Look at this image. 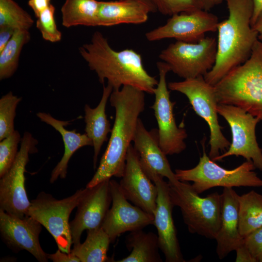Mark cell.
I'll list each match as a JSON object with an SVG mask.
<instances>
[{
  "label": "cell",
  "mask_w": 262,
  "mask_h": 262,
  "mask_svg": "<svg viewBox=\"0 0 262 262\" xmlns=\"http://www.w3.org/2000/svg\"><path fill=\"white\" fill-rule=\"evenodd\" d=\"M145 93L129 85L113 90L109 101L115 109V118L111 136L98 167L86 187L112 177H122L127 151L133 141L139 116L145 109Z\"/></svg>",
  "instance_id": "1"
},
{
  "label": "cell",
  "mask_w": 262,
  "mask_h": 262,
  "mask_svg": "<svg viewBox=\"0 0 262 262\" xmlns=\"http://www.w3.org/2000/svg\"><path fill=\"white\" fill-rule=\"evenodd\" d=\"M79 50L101 83L104 84L107 80L113 90L129 85L154 94L158 81L146 70L141 55L133 49L115 50L106 38L96 31L90 42L83 44Z\"/></svg>",
  "instance_id": "2"
},
{
  "label": "cell",
  "mask_w": 262,
  "mask_h": 262,
  "mask_svg": "<svg viewBox=\"0 0 262 262\" xmlns=\"http://www.w3.org/2000/svg\"><path fill=\"white\" fill-rule=\"evenodd\" d=\"M228 17L219 22L217 31V52L215 64L204 76L205 81L214 85L229 71L244 63L249 57L258 40L251 24L252 0H226Z\"/></svg>",
  "instance_id": "3"
},
{
  "label": "cell",
  "mask_w": 262,
  "mask_h": 262,
  "mask_svg": "<svg viewBox=\"0 0 262 262\" xmlns=\"http://www.w3.org/2000/svg\"><path fill=\"white\" fill-rule=\"evenodd\" d=\"M218 104L240 107L262 120V41L248 58L214 85Z\"/></svg>",
  "instance_id": "4"
},
{
  "label": "cell",
  "mask_w": 262,
  "mask_h": 262,
  "mask_svg": "<svg viewBox=\"0 0 262 262\" xmlns=\"http://www.w3.org/2000/svg\"><path fill=\"white\" fill-rule=\"evenodd\" d=\"M168 183L172 202L180 208L188 231L215 239L221 224L222 194L215 192L202 197L187 181Z\"/></svg>",
  "instance_id": "5"
},
{
  "label": "cell",
  "mask_w": 262,
  "mask_h": 262,
  "mask_svg": "<svg viewBox=\"0 0 262 262\" xmlns=\"http://www.w3.org/2000/svg\"><path fill=\"white\" fill-rule=\"evenodd\" d=\"M203 154L198 164L189 169H177L175 173L181 181H192V186L198 194L213 187H262V179L254 171L251 161H246L232 169L219 165L207 155L203 146Z\"/></svg>",
  "instance_id": "6"
},
{
  "label": "cell",
  "mask_w": 262,
  "mask_h": 262,
  "mask_svg": "<svg viewBox=\"0 0 262 262\" xmlns=\"http://www.w3.org/2000/svg\"><path fill=\"white\" fill-rule=\"evenodd\" d=\"M168 88L171 91L184 94L188 99L195 113L208 124L210 129L209 157L214 161L220 151L228 149L230 142L222 132L219 124L218 104L214 85L207 82L204 76L170 82Z\"/></svg>",
  "instance_id": "7"
},
{
  "label": "cell",
  "mask_w": 262,
  "mask_h": 262,
  "mask_svg": "<svg viewBox=\"0 0 262 262\" xmlns=\"http://www.w3.org/2000/svg\"><path fill=\"white\" fill-rule=\"evenodd\" d=\"M85 188L59 200L50 194L40 192L31 201L28 215L38 221L53 237L58 248L69 253L73 244L69 222V216L77 207Z\"/></svg>",
  "instance_id": "8"
},
{
  "label": "cell",
  "mask_w": 262,
  "mask_h": 262,
  "mask_svg": "<svg viewBox=\"0 0 262 262\" xmlns=\"http://www.w3.org/2000/svg\"><path fill=\"white\" fill-rule=\"evenodd\" d=\"M216 52V39L205 36L196 43L176 41L162 50L159 58L170 71L187 79L204 76L214 66Z\"/></svg>",
  "instance_id": "9"
},
{
  "label": "cell",
  "mask_w": 262,
  "mask_h": 262,
  "mask_svg": "<svg viewBox=\"0 0 262 262\" xmlns=\"http://www.w3.org/2000/svg\"><path fill=\"white\" fill-rule=\"evenodd\" d=\"M38 141L25 131L17 156L11 168L0 178V209L23 218L28 215L31 205L25 188V172L29 155L38 151Z\"/></svg>",
  "instance_id": "10"
},
{
  "label": "cell",
  "mask_w": 262,
  "mask_h": 262,
  "mask_svg": "<svg viewBox=\"0 0 262 262\" xmlns=\"http://www.w3.org/2000/svg\"><path fill=\"white\" fill-rule=\"evenodd\" d=\"M216 110L229 125L232 141L225 153L219 155L214 162L230 156H242L251 161L256 168L262 171V149L256 135V128L261 121L242 108L232 105L218 104Z\"/></svg>",
  "instance_id": "11"
},
{
  "label": "cell",
  "mask_w": 262,
  "mask_h": 262,
  "mask_svg": "<svg viewBox=\"0 0 262 262\" xmlns=\"http://www.w3.org/2000/svg\"><path fill=\"white\" fill-rule=\"evenodd\" d=\"M157 66L159 79L155 89V101L151 106L157 122L159 144L166 155L178 154L186 147L185 139L187 137L186 130L177 125L173 109L175 104L170 99V92L166 83V75L170 71L168 65L158 62Z\"/></svg>",
  "instance_id": "12"
},
{
  "label": "cell",
  "mask_w": 262,
  "mask_h": 262,
  "mask_svg": "<svg viewBox=\"0 0 262 262\" xmlns=\"http://www.w3.org/2000/svg\"><path fill=\"white\" fill-rule=\"evenodd\" d=\"M218 18L215 15L201 9L171 16L166 23L145 34L150 42L167 38L188 43H196L208 32L217 31Z\"/></svg>",
  "instance_id": "13"
},
{
  "label": "cell",
  "mask_w": 262,
  "mask_h": 262,
  "mask_svg": "<svg viewBox=\"0 0 262 262\" xmlns=\"http://www.w3.org/2000/svg\"><path fill=\"white\" fill-rule=\"evenodd\" d=\"M109 184L112 207L101 227L109 235L111 243L126 232L143 229L154 225L153 215L131 205L121 191L118 182L110 179Z\"/></svg>",
  "instance_id": "14"
},
{
  "label": "cell",
  "mask_w": 262,
  "mask_h": 262,
  "mask_svg": "<svg viewBox=\"0 0 262 262\" xmlns=\"http://www.w3.org/2000/svg\"><path fill=\"white\" fill-rule=\"evenodd\" d=\"M110 180L101 181L92 187H86L77 206L75 217L70 222L73 246L81 243L84 230L102 227L112 202Z\"/></svg>",
  "instance_id": "15"
},
{
  "label": "cell",
  "mask_w": 262,
  "mask_h": 262,
  "mask_svg": "<svg viewBox=\"0 0 262 262\" xmlns=\"http://www.w3.org/2000/svg\"><path fill=\"white\" fill-rule=\"evenodd\" d=\"M150 179L157 188L156 207L153 214L154 225L157 230L160 249L166 262H184L172 217L174 205L170 198L168 183L160 175Z\"/></svg>",
  "instance_id": "16"
},
{
  "label": "cell",
  "mask_w": 262,
  "mask_h": 262,
  "mask_svg": "<svg viewBox=\"0 0 262 262\" xmlns=\"http://www.w3.org/2000/svg\"><path fill=\"white\" fill-rule=\"evenodd\" d=\"M41 230L42 225L33 217H18L0 209V233L7 246L15 252L25 250L38 261L47 262V254L39 243Z\"/></svg>",
  "instance_id": "17"
},
{
  "label": "cell",
  "mask_w": 262,
  "mask_h": 262,
  "mask_svg": "<svg viewBox=\"0 0 262 262\" xmlns=\"http://www.w3.org/2000/svg\"><path fill=\"white\" fill-rule=\"evenodd\" d=\"M119 183L125 197L134 205L153 215L157 188L142 169L138 154L131 144L126 156L124 174Z\"/></svg>",
  "instance_id": "18"
},
{
  "label": "cell",
  "mask_w": 262,
  "mask_h": 262,
  "mask_svg": "<svg viewBox=\"0 0 262 262\" xmlns=\"http://www.w3.org/2000/svg\"><path fill=\"white\" fill-rule=\"evenodd\" d=\"M132 142L141 167L149 179L157 175L166 178L170 183H175L179 180L171 168L166 155L159 146L156 129L148 131L139 118Z\"/></svg>",
  "instance_id": "19"
},
{
  "label": "cell",
  "mask_w": 262,
  "mask_h": 262,
  "mask_svg": "<svg viewBox=\"0 0 262 262\" xmlns=\"http://www.w3.org/2000/svg\"><path fill=\"white\" fill-rule=\"evenodd\" d=\"M221 224L215 238L219 259L226 257L244 243L239 229V195L232 188H223Z\"/></svg>",
  "instance_id": "20"
},
{
  "label": "cell",
  "mask_w": 262,
  "mask_h": 262,
  "mask_svg": "<svg viewBox=\"0 0 262 262\" xmlns=\"http://www.w3.org/2000/svg\"><path fill=\"white\" fill-rule=\"evenodd\" d=\"M155 12L150 5L137 0L99 1L97 26L142 24L147 22L149 13Z\"/></svg>",
  "instance_id": "21"
},
{
  "label": "cell",
  "mask_w": 262,
  "mask_h": 262,
  "mask_svg": "<svg viewBox=\"0 0 262 262\" xmlns=\"http://www.w3.org/2000/svg\"><path fill=\"white\" fill-rule=\"evenodd\" d=\"M36 115L41 121L51 126L60 133L64 144L63 157L51 173L49 181L53 183L59 178L62 179L66 178L68 164L73 154L82 147L93 146V142L86 133H78L75 130H66V127L70 124V121L58 120L50 114L44 112H38Z\"/></svg>",
  "instance_id": "22"
},
{
  "label": "cell",
  "mask_w": 262,
  "mask_h": 262,
  "mask_svg": "<svg viewBox=\"0 0 262 262\" xmlns=\"http://www.w3.org/2000/svg\"><path fill=\"white\" fill-rule=\"evenodd\" d=\"M113 90V88L110 84L105 86L104 84L101 98L98 106L92 108L86 104L84 107L85 133L93 142L94 168L96 167L101 147L107 140V135L112 131L110 123L106 114V107Z\"/></svg>",
  "instance_id": "23"
},
{
  "label": "cell",
  "mask_w": 262,
  "mask_h": 262,
  "mask_svg": "<svg viewBox=\"0 0 262 262\" xmlns=\"http://www.w3.org/2000/svg\"><path fill=\"white\" fill-rule=\"evenodd\" d=\"M126 245L131 252L118 262H162L158 235L143 229L131 232L126 238Z\"/></svg>",
  "instance_id": "24"
},
{
  "label": "cell",
  "mask_w": 262,
  "mask_h": 262,
  "mask_svg": "<svg viewBox=\"0 0 262 262\" xmlns=\"http://www.w3.org/2000/svg\"><path fill=\"white\" fill-rule=\"evenodd\" d=\"M87 236L82 243L73 246L71 252L81 262H111L107 252L111 239L102 227L86 230Z\"/></svg>",
  "instance_id": "25"
},
{
  "label": "cell",
  "mask_w": 262,
  "mask_h": 262,
  "mask_svg": "<svg viewBox=\"0 0 262 262\" xmlns=\"http://www.w3.org/2000/svg\"><path fill=\"white\" fill-rule=\"evenodd\" d=\"M99 2L97 0H66L61 9L63 26H97Z\"/></svg>",
  "instance_id": "26"
},
{
  "label": "cell",
  "mask_w": 262,
  "mask_h": 262,
  "mask_svg": "<svg viewBox=\"0 0 262 262\" xmlns=\"http://www.w3.org/2000/svg\"><path fill=\"white\" fill-rule=\"evenodd\" d=\"M239 229L244 238L262 226V195L251 191L239 195Z\"/></svg>",
  "instance_id": "27"
},
{
  "label": "cell",
  "mask_w": 262,
  "mask_h": 262,
  "mask_svg": "<svg viewBox=\"0 0 262 262\" xmlns=\"http://www.w3.org/2000/svg\"><path fill=\"white\" fill-rule=\"evenodd\" d=\"M31 39L29 30H16L13 36L0 51V80L12 77L16 70L23 46Z\"/></svg>",
  "instance_id": "28"
},
{
  "label": "cell",
  "mask_w": 262,
  "mask_h": 262,
  "mask_svg": "<svg viewBox=\"0 0 262 262\" xmlns=\"http://www.w3.org/2000/svg\"><path fill=\"white\" fill-rule=\"evenodd\" d=\"M33 22L31 15L13 0H0V27L29 30Z\"/></svg>",
  "instance_id": "29"
},
{
  "label": "cell",
  "mask_w": 262,
  "mask_h": 262,
  "mask_svg": "<svg viewBox=\"0 0 262 262\" xmlns=\"http://www.w3.org/2000/svg\"><path fill=\"white\" fill-rule=\"evenodd\" d=\"M22 98L11 91L0 99V141L11 135L15 131L14 120L16 109Z\"/></svg>",
  "instance_id": "30"
},
{
  "label": "cell",
  "mask_w": 262,
  "mask_h": 262,
  "mask_svg": "<svg viewBox=\"0 0 262 262\" xmlns=\"http://www.w3.org/2000/svg\"><path fill=\"white\" fill-rule=\"evenodd\" d=\"M55 7L50 4L36 17V27L40 32L42 38L52 43L62 39V33L58 30L54 17Z\"/></svg>",
  "instance_id": "31"
},
{
  "label": "cell",
  "mask_w": 262,
  "mask_h": 262,
  "mask_svg": "<svg viewBox=\"0 0 262 262\" xmlns=\"http://www.w3.org/2000/svg\"><path fill=\"white\" fill-rule=\"evenodd\" d=\"M21 138L19 131L15 130L10 136L0 142V178L13 165L18 152V146Z\"/></svg>",
  "instance_id": "32"
},
{
  "label": "cell",
  "mask_w": 262,
  "mask_h": 262,
  "mask_svg": "<svg viewBox=\"0 0 262 262\" xmlns=\"http://www.w3.org/2000/svg\"><path fill=\"white\" fill-rule=\"evenodd\" d=\"M162 14L172 16L184 12H191L201 9L198 0H151Z\"/></svg>",
  "instance_id": "33"
},
{
  "label": "cell",
  "mask_w": 262,
  "mask_h": 262,
  "mask_svg": "<svg viewBox=\"0 0 262 262\" xmlns=\"http://www.w3.org/2000/svg\"><path fill=\"white\" fill-rule=\"evenodd\" d=\"M244 244L252 256L256 261L262 260V226L244 238Z\"/></svg>",
  "instance_id": "34"
},
{
  "label": "cell",
  "mask_w": 262,
  "mask_h": 262,
  "mask_svg": "<svg viewBox=\"0 0 262 262\" xmlns=\"http://www.w3.org/2000/svg\"><path fill=\"white\" fill-rule=\"evenodd\" d=\"M48 260L53 262H81L80 259L70 252L67 253L59 249L54 253L47 254Z\"/></svg>",
  "instance_id": "35"
},
{
  "label": "cell",
  "mask_w": 262,
  "mask_h": 262,
  "mask_svg": "<svg viewBox=\"0 0 262 262\" xmlns=\"http://www.w3.org/2000/svg\"><path fill=\"white\" fill-rule=\"evenodd\" d=\"M236 262H257L244 243L236 250Z\"/></svg>",
  "instance_id": "36"
},
{
  "label": "cell",
  "mask_w": 262,
  "mask_h": 262,
  "mask_svg": "<svg viewBox=\"0 0 262 262\" xmlns=\"http://www.w3.org/2000/svg\"><path fill=\"white\" fill-rule=\"evenodd\" d=\"M28 4L37 17L41 12L46 9L51 3L50 0H29Z\"/></svg>",
  "instance_id": "37"
},
{
  "label": "cell",
  "mask_w": 262,
  "mask_h": 262,
  "mask_svg": "<svg viewBox=\"0 0 262 262\" xmlns=\"http://www.w3.org/2000/svg\"><path fill=\"white\" fill-rule=\"evenodd\" d=\"M16 30L9 27H0V51L11 39Z\"/></svg>",
  "instance_id": "38"
},
{
  "label": "cell",
  "mask_w": 262,
  "mask_h": 262,
  "mask_svg": "<svg viewBox=\"0 0 262 262\" xmlns=\"http://www.w3.org/2000/svg\"><path fill=\"white\" fill-rule=\"evenodd\" d=\"M252 1L253 4V11L251 21V25L262 12V0H252Z\"/></svg>",
  "instance_id": "39"
},
{
  "label": "cell",
  "mask_w": 262,
  "mask_h": 262,
  "mask_svg": "<svg viewBox=\"0 0 262 262\" xmlns=\"http://www.w3.org/2000/svg\"><path fill=\"white\" fill-rule=\"evenodd\" d=\"M251 26L253 29L257 33L258 39L262 41V12Z\"/></svg>",
  "instance_id": "40"
},
{
  "label": "cell",
  "mask_w": 262,
  "mask_h": 262,
  "mask_svg": "<svg viewBox=\"0 0 262 262\" xmlns=\"http://www.w3.org/2000/svg\"><path fill=\"white\" fill-rule=\"evenodd\" d=\"M202 9L209 11L212 8L210 3V0H198Z\"/></svg>",
  "instance_id": "41"
},
{
  "label": "cell",
  "mask_w": 262,
  "mask_h": 262,
  "mask_svg": "<svg viewBox=\"0 0 262 262\" xmlns=\"http://www.w3.org/2000/svg\"><path fill=\"white\" fill-rule=\"evenodd\" d=\"M139 1H141L142 2H144L149 5H150L152 8H153L156 11H157V9L155 5H154L153 3L152 2L151 0H137Z\"/></svg>",
  "instance_id": "42"
},
{
  "label": "cell",
  "mask_w": 262,
  "mask_h": 262,
  "mask_svg": "<svg viewBox=\"0 0 262 262\" xmlns=\"http://www.w3.org/2000/svg\"><path fill=\"white\" fill-rule=\"evenodd\" d=\"M223 0H210V3L212 8L215 5H218L222 2Z\"/></svg>",
  "instance_id": "43"
},
{
  "label": "cell",
  "mask_w": 262,
  "mask_h": 262,
  "mask_svg": "<svg viewBox=\"0 0 262 262\" xmlns=\"http://www.w3.org/2000/svg\"><path fill=\"white\" fill-rule=\"evenodd\" d=\"M261 262H262V261H261Z\"/></svg>",
  "instance_id": "44"
}]
</instances>
